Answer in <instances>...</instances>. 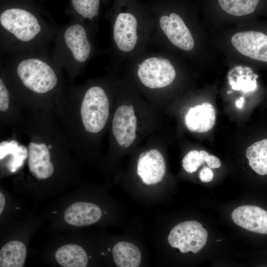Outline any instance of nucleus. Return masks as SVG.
Listing matches in <instances>:
<instances>
[{"mask_svg":"<svg viewBox=\"0 0 267 267\" xmlns=\"http://www.w3.org/2000/svg\"><path fill=\"white\" fill-rule=\"evenodd\" d=\"M2 34L11 43L19 45H31L45 35L47 26L45 21L30 11L19 7H11L0 14Z\"/></svg>","mask_w":267,"mask_h":267,"instance_id":"1","label":"nucleus"},{"mask_svg":"<svg viewBox=\"0 0 267 267\" xmlns=\"http://www.w3.org/2000/svg\"><path fill=\"white\" fill-rule=\"evenodd\" d=\"M14 57L16 72L22 84L37 93H45L57 84V77L46 57L35 53L22 52Z\"/></svg>","mask_w":267,"mask_h":267,"instance_id":"2","label":"nucleus"},{"mask_svg":"<svg viewBox=\"0 0 267 267\" xmlns=\"http://www.w3.org/2000/svg\"><path fill=\"white\" fill-rule=\"evenodd\" d=\"M54 59L55 62H85L91 52V45L86 29L74 22L65 26L57 35Z\"/></svg>","mask_w":267,"mask_h":267,"instance_id":"3","label":"nucleus"},{"mask_svg":"<svg viewBox=\"0 0 267 267\" xmlns=\"http://www.w3.org/2000/svg\"><path fill=\"white\" fill-rule=\"evenodd\" d=\"M109 114L108 97L101 88L94 86L85 93L81 107V115L85 130L97 133L104 127Z\"/></svg>","mask_w":267,"mask_h":267,"instance_id":"4","label":"nucleus"},{"mask_svg":"<svg viewBox=\"0 0 267 267\" xmlns=\"http://www.w3.org/2000/svg\"><path fill=\"white\" fill-rule=\"evenodd\" d=\"M208 232L195 221H185L176 225L168 237L170 245L182 253H197L206 243Z\"/></svg>","mask_w":267,"mask_h":267,"instance_id":"5","label":"nucleus"},{"mask_svg":"<svg viewBox=\"0 0 267 267\" xmlns=\"http://www.w3.org/2000/svg\"><path fill=\"white\" fill-rule=\"evenodd\" d=\"M137 74L142 84L152 89L170 85L176 75L170 60L158 57H150L144 60L139 66Z\"/></svg>","mask_w":267,"mask_h":267,"instance_id":"6","label":"nucleus"},{"mask_svg":"<svg viewBox=\"0 0 267 267\" xmlns=\"http://www.w3.org/2000/svg\"><path fill=\"white\" fill-rule=\"evenodd\" d=\"M235 49L251 59L267 62V35L260 32L248 31L235 34L231 40Z\"/></svg>","mask_w":267,"mask_h":267,"instance_id":"7","label":"nucleus"},{"mask_svg":"<svg viewBox=\"0 0 267 267\" xmlns=\"http://www.w3.org/2000/svg\"><path fill=\"white\" fill-rule=\"evenodd\" d=\"M136 118L133 105H122L116 110L112 121V133L118 144L130 147L136 138Z\"/></svg>","mask_w":267,"mask_h":267,"instance_id":"8","label":"nucleus"},{"mask_svg":"<svg viewBox=\"0 0 267 267\" xmlns=\"http://www.w3.org/2000/svg\"><path fill=\"white\" fill-rule=\"evenodd\" d=\"M160 27L169 41L178 48L189 51L194 42L191 34L182 18L177 14L163 15L160 18Z\"/></svg>","mask_w":267,"mask_h":267,"instance_id":"9","label":"nucleus"},{"mask_svg":"<svg viewBox=\"0 0 267 267\" xmlns=\"http://www.w3.org/2000/svg\"><path fill=\"white\" fill-rule=\"evenodd\" d=\"M166 172V165L162 154L153 149L141 153L137 165V173L145 184L160 182Z\"/></svg>","mask_w":267,"mask_h":267,"instance_id":"10","label":"nucleus"},{"mask_svg":"<svg viewBox=\"0 0 267 267\" xmlns=\"http://www.w3.org/2000/svg\"><path fill=\"white\" fill-rule=\"evenodd\" d=\"M235 224L257 233L267 234V211L252 205H244L236 208L231 214Z\"/></svg>","mask_w":267,"mask_h":267,"instance_id":"11","label":"nucleus"},{"mask_svg":"<svg viewBox=\"0 0 267 267\" xmlns=\"http://www.w3.org/2000/svg\"><path fill=\"white\" fill-rule=\"evenodd\" d=\"M137 22L135 16L129 13H121L113 27V39L119 49L128 52L134 47L137 40Z\"/></svg>","mask_w":267,"mask_h":267,"instance_id":"12","label":"nucleus"},{"mask_svg":"<svg viewBox=\"0 0 267 267\" xmlns=\"http://www.w3.org/2000/svg\"><path fill=\"white\" fill-rule=\"evenodd\" d=\"M28 166L30 172L38 179H46L52 175L54 167L50 160V153L46 144L30 143Z\"/></svg>","mask_w":267,"mask_h":267,"instance_id":"13","label":"nucleus"},{"mask_svg":"<svg viewBox=\"0 0 267 267\" xmlns=\"http://www.w3.org/2000/svg\"><path fill=\"white\" fill-rule=\"evenodd\" d=\"M216 121V113L214 106L209 103H203L187 111L184 122L187 128L191 132L205 133L214 127Z\"/></svg>","mask_w":267,"mask_h":267,"instance_id":"14","label":"nucleus"},{"mask_svg":"<svg viewBox=\"0 0 267 267\" xmlns=\"http://www.w3.org/2000/svg\"><path fill=\"white\" fill-rule=\"evenodd\" d=\"M102 216L100 208L88 202H79L70 205L65 210V222L76 226L92 224L98 221Z\"/></svg>","mask_w":267,"mask_h":267,"instance_id":"15","label":"nucleus"},{"mask_svg":"<svg viewBox=\"0 0 267 267\" xmlns=\"http://www.w3.org/2000/svg\"><path fill=\"white\" fill-rule=\"evenodd\" d=\"M112 255L118 267H138L140 264L141 254L139 249L129 242L121 241L116 244Z\"/></svg>","mask_w":267,"mask_h":267,"instance_id":"16","label":"nucleus"},{"mask_svg":"<svg viewBox=\"0 0 267 267\" xmlns=\"http://www.w3.org/2000/svg\"><path fill=\"white\" fill-rule=\"evenodd\" d=\"M55 259L63 267H85L88 263V257L84 249L73 244L62 246L57 249Z\"/></svg>","mask_w":267,"mask_h":267,"instance_id":"17","label":"nucleus"},{"mask_svg":"<svg viewBox=\"0 0 267 267\" xmlns=\"http://www.w3.org/2000/svg\"><path fill=\"white\" fill-rule=\"evenodd\" d=\"M26 257V248L19 241H11L5 244L0 251V267H22Z\"/></svg>","mask_w":267,"mask_h":267,"instance_id":"18","label":"nucleus"},{"mask_svg":"<svg viewBox=\"0 0 267 267\" xmlns=\"http://www.w3.org/2000/svg\"><path fill=\"white\" fill-rule=\"evenodd\" d=\"M246 156L251 168L258 174H267V138L257 141L249 146Z\"/></svg>","mask_w":267,"mask_h":267,"instance_id":"19","label":"nucleus"},{"mask_svg":"<svg viewBox=\"0 0 267 267\" xmlns=\"http://www.w3.org/2000/svg\"><path fill=\"white\" fill-rule=\"evenodd\" d=\"M9 154L12 155V158L7 167L11 172H14L23 165L28 152L25 146L19 145L15 140L1 142L0 144V159Z\"/></svg>","mask_w":267,"mask_h":267,"instance_id":"20","label":"nucleus"},{"mask_svg":"<svg viewBox=\"0 0 267 267\" xmlns=\"http://www.w3.org/2000/svg\"><path fill=\"white\" fill-rule=\"evenodd\" d=\"M260 0H218L220 7L229 14L242 16L253 13Z\"/></svg>","mask_w":267,"mask_h":267,"instance_id":"21","label":"nucleus"},{"mask_svg":"<svg viewBox=\"0 0 267 267\" xmlns=\"http://www.w3.org/2000/svg\"><path fill=\"white\" fill-rule=\"evenodd\" d=\"M75 11L84 18L91 20L97 16L100 0H71Z\"/></svg>","mask_w":267,"mask_h":267,"instance_id":"22","label":"nucleus"},{"mask_svg":"<svg viewBox=\"0 0 267 267\" xmlns=\"http://www.w3.org/2000/svg\"><path fill=\"white\" fill-rule=\"evenodd\" d=\"M209 156V153L205 150L190 151L182 160L183 168L188 173L195 172L201 165L206 162Z\"/></svg>","mask_w":267,"mask_h":267,"instance_id":"23","label":"nucleus"},{"mask_svg":"<svg viewBox=\"0 0 267 267\" xmlns=\"http://www.w3.org/2000/svg\"><path fill=\"white\" fill-rule=\"evenodd\" d=\"M9 96L8 89L1 78L0 79V110L6 111L9 107Z\"/></svg>","mask_w":267,"mask_h":267,"instance_id":"24","label":"nucleus"},{"mask_svg":"<svg viewBox=\"0 0 267 267\" xmlns=\"http://www.w3.org/2000/svg\"><path fill=\"white\" fill-rule=\"evenodd\" d=\"M199 178L202 182H209L213 179V172L210 167H204L199 172Z\"/></svg>","mask_w":267,"mask_h":267,"instance_id":"25","label":"nucleus"},{"mask_svg":"<svg viewBox=\"0 0 267 267\" xmlns=\"http://www.w3.org/2000/svg\"><path fill=\"white\" fill-rule=\"evenodd\" d=\"M206 162L209 167L212 169L218 168L221 166L220 159L213 155H209Z\"/></svg>","mask_w":267,"mask_h":267,"instance_id":"26","label":"nucleus"},{"mask_svg":"<svg viewBox=\"0 0 267 267\" xmlns=\"http://www.w3.org/2000/svg\"><path fill=\"white\" fill-rule=\"evenodd\" d=\"M5 200V197L1 192H0V214L1 215L4 210Z\"/></svg>","mask_w":267,"mask_h":267,"instance_id":"27","label":"nucleus"},{"mask_svg":"<svg viewBox=\"0 0 267 267\" xmlns=\"http://www.w3.org/2000/svg\"><path fill=\"white\" fill-rule=\"evenodd\" d=\"M244 101L243 97H240L239 99L236 102V106L237 108H241L243 107V104Z\"/></svg>","mask_w":267,"mask_h":267,"instance_id":"28","label":"nucleus"},{"mask_svg":"<svg viewBox=\"0 0 267 267\" xmlns=\"http://www.w3.org/2000/svg\"><path fill=\"white\" fill-rule=\"evenodd\" d=\"M51 147H52V145H49V146H48V148H49V149H50V148H51Z\"/></svg>","mask_w":267,"mask_h":267,"instance_id":"29","label":"nucleus"}]
</instances>
